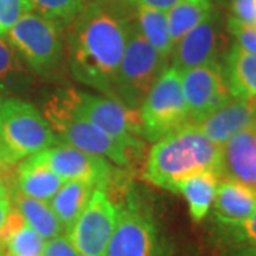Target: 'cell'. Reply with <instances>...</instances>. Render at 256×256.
<instances>
[{"label": "cell", "mask_w": 256, "mask_h": 256, "mask_svg": "<svg viewBox=\"0 0 256 256\" xmlns=\"http://www.w3.org/2000/svg\"><path fill=\"white\" fill-rule=\"evenodd\" d=\"M70 26L68 57L73 76L116 98L114 87L127 42L128 22L96 3Z\"/></svg>", "instance_id": "cell-1"}, {"label": "cell", "mask_w": 256, "mask_h": 256, "mask_svg": "<svg viewBox=\"0 0 256 256\" xmlns=\"http://www.w3.org/2000/svg\"><path fill=\"white\" fill-rule=\"evenodd\" d=\"M220 156L222 146L212 142L195 124L188 122L151 146L142 180L176 192L182 181L201 172L210 171L220 178Z\"/></svg>", "instance_id": "cell-2"}, {"label": "cell", "mask_w": 256, "mask_h": 256, "mask_svg": "<svg viewBox=\"0 0 256 256\" xmlns=\"http://www.w3.org/2000/svg\"><path fill=\"white\" fill-rule=\"evenodd\" d=\"M44 118L56 137L67 146L104 156L120 166L132 164L136 154L96 127L77 108L73 88L58 90L52 94L44 106Z\"/></svg>", "instance_id": "cell-3"}, {"label": "cell", "mask_w": 256, "mask_h": 256, "mask_svg": "<svg viewBox=\"0 0 256 256\" xmlns=\"http://www.w3.org/2000/svg\"><path fill=\"white\" fill-rule=\"evenodd\" d=\"M57 144L58 138L34 106L18 98L0 101V148L8 164Z\"/></svg>", "instance_id": "cell-4"}, {"label": "cell", "mask_w": 256, "mask_h": 256, "mask_svg": "<svg viewBox=\"0 0 256 256\" xmlns=\"http://www.w3.org/2000/svg\"><path fill=\"white\" fill-rule=\"evenodd\" d=\"M166 58L151 46L138 24L128 22L127 42L116 78V98L138 110L160 76L166 70Z\"/></svg>", "instance_id": "cell-5"}, {"label": "cell", "mask_w": 256, "mask_h": 256, "mask_svg": "<svg viewBox=\"0 0 256 256\" xmlns=\"http://www.w3.org/2000/svg\"><path fill=\"white\" fill-rule=\"evenodd\" d=\"M6 34L13 50L36 73H52L62 60L63 40L54 20L30 12Z\"/></svg>", "instance_id": "cell-6"}, {"label": "cell", "mask_w": 256, "mask_h": 256, "mask_svg": "<svg viewBox=\"0 0 256 256\" xmlns=\"http://www.w3.org/2000/svg\"><path fill=\"white\" fill-rule=\"evenodd\" d=\"M142 132L148 141H158L166 134L190 122V112L184 98L181 73L168 67L141 104Z\"/></svg>", "instance_id": "cell-7"}, {"label": "cell", "mask_w": 256, "mask_h": 256, "mask_svg": "<svg viewBox=\"0 0 256 256\" xmlns=\"http://www.w3.org/2000/svg\"><path fill=\"white\" fill-rule=\"evenodd\" d=\"M74 101L96 127L116 140L121 146L132 151L136 156L142 151V120L140 111L130 108L112 97H100L73 88Z\"/></svg>", "instance_id": "cell-8"}, {"label": "cell", "mask_w": 256, "mask_h": 256, "mask_svg": "<svg viewBox=\"0 0 256 256\" xmlns=\"http://www.w3.org/2000/svg\"><path fill=\"white\" fill-rule=\"evenodd\" d=\"M117 208L107 192L96 188L67 238L80 256H104L116 225Z\"/></svg>", "instance_id": "cell-9"}, {"label": "cell", "mask_w": 256, "mask_h": 256, "mask_svg": "<svg viewBox=\"0 0 256 256\" xmlns=\"http://www.w3.org/2000/svg\"><path fill=\"white\" fill-rule=\"evenodd\" d=\"M116 208V225L104 256L156 255V232L148 214L126 195Z\"/></svg>", "instance_id": "cell-10"}, {"label": "cell", "mask_w": 256, "mask_h": 256, "mask_svg": "<svg viewBox=\"0 0 256 256\" xmlns=\"http://www.w3.org/2000/svg\"><path fill=\"white\" fill-rule=\"evenodd\" d=\"M30 158L48 166L66 181H82L101 190H106L118 174L104 156H94L67 144L50 146Z\"/></svg>", "instance_id": "cell-11"}, {"label": "cell", "mask_w": 256, "mask_h": 256, "mask_svg": "<svg viewBox=\"0 0 256 256\" xmlns=\"http://www.w3.org/2000/svg\"><path fill=\"white\" fill-rule=\"evenodd\" d=\"M181 86L192 124L232 97L226 87L222 66L218 62L182 72Z\"/></svg>", "instance_id": "cell-12"}, {"label": "cell", "mask_w": 256, "mask_h": 256, "mask_svg": "<svg viewBox=\"0 0 256 256\" xmlns=\"http://www.w3.org/2000/svg\"><path fill=\"white\" fill-rule=\"evenodd\" d=\"M220 46V18L214 12L206 20L190 30L175 43L171 53L172 67L182 73L194 67L215 63Z\"/></svg>", "instance_id": "cell-13"}, {"label": "cell", "mask_w": 256, "mask_h": 256, "mask_svg": "<svg viewBox=\"0 0 256 256\" xmlns=\"http://www.w3.org/2000/svg\"><path fill=\"white\" fill-rule=\"evenodd\" d=\"M256 122L255 98L230 97L218 108L195 122L212 142L224 146L234 136Z\"/></svg>", "instance_id": "cell-14"}, {"label": "cell", "mask_w": 256, "mask_h": 256, "mask_svg": "<svg viewBox=\"0 0 256 256\" xmlns=\"http://www.w3.org/2000/svg\"><path fill=\"white\" fill-rule=\"evenodd\" d=\"M222 176L256 190V122L222 146Z\"/></svg>", "instance_id": "cell-15"}, {"label": "cell", "mask_w": 256, "mask_h": 256, "mask_svg": "<svg viewBox=\"0 0 256 256\" xmlns=\"http://www.w3.org/2000/svg\"><path fill=\"white\" fill-rule=\"evenodd\" d=\"M214 216L220 226L236 225L256 210V190L225 180L218 185L214 200Z\"/></svg>", "instance_id": "cell-16"}, {"label": "cell", "mask_w": 256, "mask_h": 256, "mask_svg": "<svg viewBox=\"0 0 256 256\" xmlns=\"http://www.w3.org/2000/svg\"><path fill=\"white\" fill-rule=\"evenodd\" d=\"M46 240L42 238L16 208H12L0 230V252L3 256H43Z\"/></svg>", "instance_id": "cell-17"}, {"label": "cell", "mask_w": 256, "mask_h": 256, "mask_svg": "<svg viewBox=\"0 0 256 256\" xmlns=\"http://www.w3.org/2000/svg\"><path fill=\"white\" fill-rule=\"evenodd\" d=\"M222 70L232 97L256 98V54L235 44L226 56Z\"/></svg>", "instance_id": "cell-18"}, {"label": "cell", "mask_w": 256, "mask_h": 256, "mask_svg": "<svg viewBox=\"0 0 256 256\" xmlns=\"http://www.w3.org/2000/svg\"><path fill=\"white\" fill-rule=\"evenodd\" d=\"M64 182L60 175L30 156L18 165L16 190L30 198L48 202Z\"/></svg>", "instance_id": "cell-19"}, {"label": "cell", "mask_w": 256, "mask_h": 256, "mask_svg": "<svg viewBox=\"0 0 256 256\" xmlns=\"http://www.w3.org/2000/svg\"><path fill=\"white\" fill-rule=\"evenodd\" d=\"M96 186L82 181H66L50 200V208L60 220L66 234L80 216L87 202L90 201Z\"/></svg>", "instance_id": "cell-20"}, {"label": "cell", "mask_w": 256, "mask_h": 256, "mask_svg": "<svg viewBox=\"0 0 256 256\" xmlns=\"http://www.w3.org/2000/svg\"><path fill=\"white\" fill-rule=\"evenodd\" d=\"M12 196L14 208L24 218L26 224L34 229L44 240H50L62 235L64 230L63 226L47 202L30 198L18 190L13 191Z\"/></svg>", "instance_id": "cell-21"}, {"label": "cell", "mask_w": 256, "mask_h": 256, "mask_svg": "<svg viewBox=\"0 0 256 256\" xmlns=\"http://www.w3.org/2000/svg\"><path fill=\"white\" fill-rule=\"evenodd\" d=\"M220 185V175L215 172H201L185 180L178 185V191L185 196L192 220L201 222L210 212Z\"/></svg>", "instance_id": "cell-22"}, {"label": "cell", "mask_w": 256, "mask_h": 256, "mask_svg": "<svg viewBox=\"0 0 256 256\" xmlns=\"http://www.w3.org/2000/svg\"><path fill=\"white\" fill-rule=\"evenodd\" d=\"M214 13L212 0H181L166 12L168 30L172 43H176L190 30L201 24Z\"/></svg>", "instance_id": "cell-23"}, {"label": "cell", "mask_w": 256, "mask_h": 256, "mask_svg": "<svg viewBox=\"0 0 256 256\" xmlns=\"http://www.w3.org/2000/svg\"><path fill=\"white\" fill-rule=\"evenodd\" d=\"M137 18L138 28L146 38V42L156 48L158 54L168 60L172 53L174 43L168 30L166 12L146 6H138Z\"/></svg>", "instance_id": "cell-24"}, {"label": "cell", "mask_w": 256, "mask_h": 256, "mask_svg": "<svg viewBox=\"0 0 256 256\" xmlns=\"http://www.w3.org/2000/svg\"><path fill=\"white\" fill-rule=\"evenodd\" d=\"M33 10L43 18L62 24H72L84 10L98 0H30Z\"/></svg>", "instance_id": "cell-25"}, {"label": "cell", "mask_w": 256, "mask_h": 256, "mask_svg": "<svg viewBox=\"0 0 256 256\" xmlns=\"http://www.w3.org/2000/svg\"><path fill=\"white\" fill-rule=\"evenodd\" d=\"M23 73L20 57L9 42L0 37V87L12 86Z\"/></svg>", "instance_id": "cell-26"}, {"label": "cell", "mask_w": 256, "mask_h": 256, "mask_svg": "<svg viewBox=\"0 0 256 256\" xmlns=\"http://www.w3.org/2000/svg\"><path fill=\"white\" fill-rule=\"evenodd\" d=\"M33 10L30 0H0V36Z\"/></svg>", "instance_id": "cell-27"}, {"label": "cell", "mask_w": 256, "mask_h": 256, "mask_svg": "<svg viewBox=\"0 0 256 256\" xmlns=\"http://www.w3.org/2000/svg\"><path fill=\"white\" fill-rule=\"evenodd\" d=\"M222 229L230 240L256 246V210L236 225L222 226Z\"/></svg>", "instance_id": "cell-28"}, {"label": "cell", "mask_w": 256, "mask_h": 256, "mask_svg": "<svg viewBox=\"0 0 256 256\" xmlns=\"http://www.w3.org/2000/svg\"><path fill=\"white\" fill-rule=\"evenodd\" d=\"M228 30L236 40V46L248 53L256 54V28L252 24L240 23L235 18H229Z\"/></svg>", "instance_id": "cell-29"}, {"label": "cell", "mask_w": 256, "mask_h": 256, "mask_svg": "<svg viewBox=\"0 0 256 256\" xmlns=\"http://www.w3.org/2000/svg\"><path fill=\"white\" fill-rule=\"evenodd\" d=\"M230 12L232 18L254 26L256 18V0H232Z\"/></svg>", "instance_id": "cell-30"}, {"label": "cell", "mask_w": 256, "mask_h": 256, "mask_svg": "<svg viewBox=\"0 0 256 256\" xmlns=\"http://www.w3.org/2000/svg\"><path fill=\"white\" fill-rule=\"evenodd\" d=\"M43 256H80L76 248L72 245L67 236H57L54 239L47 240Z\"/></svg>", "instance_id": "cell-31"}, {"label": "cell", "mask_w": 256, "mask_h": 256, "mask_svg": "<svg viewBox=\"0 0 256 256\" xmlns=\"http://www.w3.org/2000/svg\"><path fill=\"white\" fill-rule=\"evenodd\" d=\"M132 2H136L138 6H146L161 12H168L181 0H132Z\"/></svg>", "instance_id": "cell-32"}, {"label": "cell", "mask_w": 256, "mask_h": 256, "mask_svg": "<svg viewBox=\"0 0 256 256\" xmlns=\"http://www.w3.org/2000/svg\"><path fill=\"white\" fill-rule=\"evenodd\" d=\"M222 256H256V246L255 245L242 244V245L232 248L230 250H228Z\"/></svg>", "instance_id": "cell-33"}, {"label": "cell", "mask_w": 256, "mask_h": 256, "mask_svg": "<svg viewBox=\"0 0 256 256\" xmlns=\"http://www.w3.org/2000/svg\"><path fill=\"white\" fill-rule=\"evenodd\" d=\"M10 210H12L10 196H0V230H2L4 222L8 220V215H9Z\"/></svg>", "instance_id": "cell-34"}, {"label": "cell", "mask_w": 256, "mask_h": 256, "mask_svg": "<svg viewBox=\"0 0 256 256\" xmlns=\"http://www.w3.org/2000/svg\"><path fill=\"white\" fill-rule=\"evenodd\" d=\"M0 196H10L9 186L2 174H0Z\"/></svg>", "instance_id": "cell-35"}, {"label": "cell", "mask_w": 256, "mask_h": 256, "mask_svg": "<svg viewBox=\"0 0 256 256\" xmlns=\"http://www.w3.org/2000/svg\"><path fill=\"white\" fill-rule=\"evenodd\" d=\"M8 162H6V160H4V156H3V152H2V148H0V170L2 168H4V166H8Z\"/></svg>", "instance_id": "cell-36"}, {"label": "cell", "mask_w": 256, "mask_h": 256, "mask_svg": "<svg viewBox=\"0 0 256 256\" xmlns=\"http://www.w3.org/2000/svg\"><path fill=\"white\" fill-rule=\"evenodd\" d=\"M0 256H3V254H2V252H0Z\"/></svg>", "instance_id": "cell-37"}, {"label": "cell", "mask_w": 256, "mask_h": 256, "mask_svg": "<svg viewBox=\"0 0 256 256\" xmlns=\"http://www.w3.org/2000/svg\"><path fill=\"white\" fill-rule=\"evenodd\" d=\"M255 102H256V98H255Z\"/></svg>", "instance_id": "cell-38"}]
</instances>
